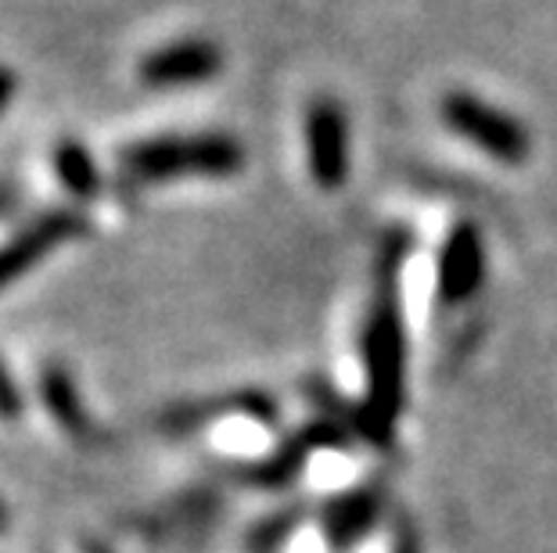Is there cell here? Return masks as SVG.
Here are the masks:
<instances>
[{"instance_id": "obj_1", "label": "cell", "mask_w": 557, "mask_h": 553, "mask_svg": "<svg viewBox=\"0 0 557 553\" xmlns=\"http://www.w3.org/2000/svg\"><path fill=\"white\" fill-rule=\"evenodd\" d=\"M410 252V234L393 230L382 241L374 269V302L363 327V431L382 445L393 435L403 410V381H407V341L399 316V269Z\"/></svg>"}, {"instance_id": "obj_5", "label": "cell", "mask_w": 557, "mask_h": 553, "mask_svg": "<svg viewBox=\"0 0 557 553\" xmlns=\"http://www.w3.org/2000/svg\"><path fill=\"white\" fill-rule=\"evenodd\" d=\"M306 151L310 173L324 191H338L349 176V120L331 98H317L306 109Z\"/></svg>"}, {"instance_id": "obj_17", "label": "cell", "mask_w": 557, "mask_h": 553, "mask_svg": "<svg viewBox=\"0 0 557 553\" xmlns=\"http://www.w3.org/2000/svg\"><path fill=\"white\" fill-rule=\"evenodd\" d=\"M4 525H8V511H4V503H0V532H4Z\"/></svg>"}, {"instance_id": "obj_9", "label": "cell", "mask_w": 557, "mask_h": 553, "mask_svg": "<svg viewBox=\"0 0 557 553\" xmlns=\"http://www.w3.org/2000/svg\"><path fill=\"white\" fill-rule=\"evenodd\" d=\"M338 439H342V431L335 425H327V420L306 425L299 435H292V439L284 442L270 461L252 467V481L256 486H284V481H292L295 475H299L306 456H313L317 450H324V445H338Z\"/></svg>"}, {"instance_id": "obj_15", "label": "cell", "mask_w": 557, "mask_h": 553, "mask_svg": "<svg viewBox=\"0 0 557 553\" xmlns=\"http://www.w3.org/2000/svg\"><path fill=\"white\" fill-rule=\"evenodd\" d=\"M22 205V191L15 184H8V180H0V219L11 216L15 209Z\"/></svg>"}, {"instance_id": "obj_11", "label": "cell", "mask_w": 557, "mask_h": 553, "mask_svg": "<svg viewBox=\"0 0 557 553\" xmlns=\"http://www.w3.org/2000/svg\"><path fill=\"white\" fill-rule=\"evenodd\" d=\"M377 517V497L374 492H349V497H335L324 511V532L331 546H352L360 536L371 532Z\"/></svg>"}, {"instance_id": "obj_3", "label": "cell", "mask_w": 557, "mask_h": 553, "mask_svg": "<svg viewBox=\"0 0 557 553\" xmlns=\"http://www.w3.org/2000/svg\"><path fill=\"white\" fill-rule=\"evenodd\" d=\"M443 123L454 129L457 137L471 140L475 148H482L485 155L504 162V166H521L529 159V129L521 120H515L511 112L496 109V104L475 98L468 90H449L443 93Z\"/></svg>"}, {"instance_id": "obj_7", "label": "cell", "mask_w": 557, "mask_h": 553, "mask_svg": "<svg viewBox=\"0 0 557 553\" xmlns=\"http://www.w3.org/2000/svg\"><path fill=\"white\" fill-rule=\"evenodd\" d=\"M485 280V249L475 223H457L438 255V296L449 305L468 302Z\"/></svg>"}, {"instance_id": "obj_6", "label": "cell", "mask_w": 557, "mask_h": 553, "mask_svg": "<svg viewBox=\"0 0 557 553\" xmlns=\"http://www.w3.org/2000/svg\"><path fill=\"white\" fill-rule=\"evenodd\" d=\"M223 54L216 43L209 40H176L170 47H159L151 51L145 62H140V84L151 90H173V87H195L206 84L220 73Z\"/></svg>"}, {"instance_id": "obj_14", "label": "cell", "mask_w": 557, "mask_h": 553, "mask_svg": "<svg viewBox=\"0 0 557 553\" xmlns=\"http://www.w3.org/2000/svg\"><path fill=\"white\" fill-rule=\"evenodd\" d=\"M22 406H26V399H22V388L11 378V370L4 367V360H0V417L4 420H15L22 414Z\"/></svg>"}, {"instance_id": "obj_12", "label": "cell", "mask_w": 557, "mask_h": 553, "mask_svg": "<svg viewBox=\"0 0 557 553\" xmlns=\"http://www.w3.org/2000/svg\"><path fill=\"white\" fill-rule=\"evenodd\" d=\"M54 173L62 187L79 202H90L94 194L101 191V173L94 166V155L87 151V144L79 140H62L54 148Z\"/></svg>"}, {"instance_id": "obj_8", "label": "cell", "mask_w": 557, "mask_h": 553, "mask_svg": "<svg viewBox=\"0 0 557 553\" xmlns=\"http://www.w3.org/2000/svg\"><path fill=\"white\" fill-rule=\"evenodd\" d=\"M231 414L256 417L267 425V420H274V403H270V395H263V392H234V395H223V399H201V403H184V406L165 410L162 428L195 431L201 425H209V420H220V417H231Z\"/></svg>"}, {"instance_id": "obj_2", "label": "cell", "mask_w": 557, "mask_h": 553, "mask_svg": "<svg viewBox=\"0 0 557 553\" xmlns=\"http://www.w3.org/2000/svg\"><path fill=\"white\" fill-rule=\"evenodd\" d=\"M129 180H170V176H234L245 169V148L231 134H162L145 137L120 151Z\"/></svg>"}, {"instance_id": "obj_4", "label": "cell", "mask_w": 557, "mask_h": 553, "mask_svg": "<svg viewBox=\"0 0 557 553\" xmlns=\"http://www.w3.org/2000/svg\"><path fill=\"white\" fill-rule=\"evenodd\" d=\"M83 230H87V219L76 209H51V213L26 223L8 244H0V291L26 277L33 266L44 263L54 249H62Z\"/></svg>"}, {"instance_id": "obj_13", "label": "cell", "mask_w": 557, "mask_h": 553, "mask_svg": "<svg viewBox=\"0 0 557 553\" xmlns=\"http://www.w3.org/2000/svg\"><path fill=\"white\" fill-rule=\"evenodd\" d=\"M292 525H295V517H270V521H263L252 532V546L259 553H270V550H277L284 539L292 536Z\"/></svg>"}, {"instance_id": "obj_16", "label": "cell", "mask_w": 557, "mask_h": 553, "mask_svg": "<svg viewBox=\"0 0 557 553\" xmlns=\"http://www.w3.org/2000/svg\"><path fill=\"white\" fill-rule=\"evenodd\" d=\"M11 98H15V73L8 65H0V115L8 112Z\"/></svg>"}, {"instance_id": "obj_10", "label": "cell", "mask_w": 557, "mask_h": 553, "mask_svg": "<svg viewBox=\"0 0 557 553\" xmlns=\"http://www.w3.org/2000/svg\"><path fill=\"white\" fill-rule=\"evenodd\" d=\"M40 399H44V406L51 410V417L58 420L62 431L76 435V439H83V435L90 431V417H87V406H83V395L73 381V374H69V367H62V363H44Z\"/></svg>"}]
</instances>
